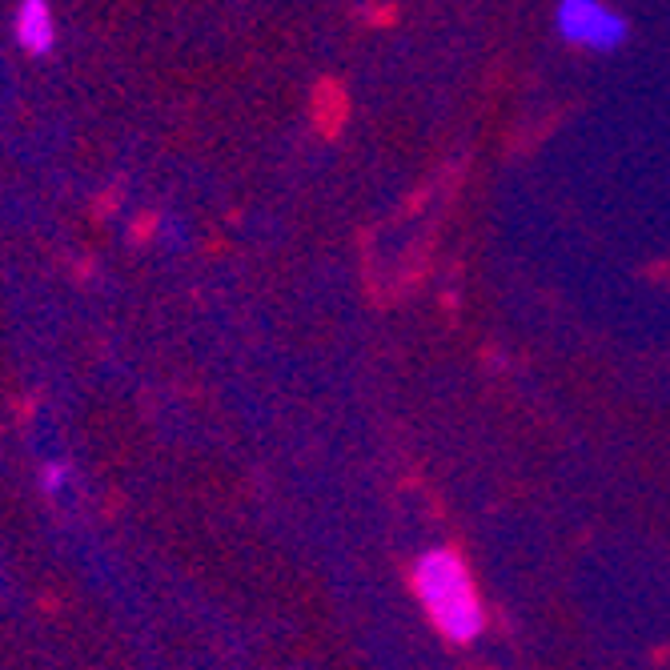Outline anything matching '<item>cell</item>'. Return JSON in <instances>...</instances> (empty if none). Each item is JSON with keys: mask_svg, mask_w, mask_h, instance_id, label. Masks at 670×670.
<instances>
[{"mask_svg": "<svg viewBox=\"0 0 670 670\" xmlns=\"http://www.w3.org/2000/svg\"><path fill=\"white\" fill-rule=\"evenodd\" d=\"M414 594L426 606V614H430V622L438 626L442 638L466 646L486 630L482 598H478L470 566L462 562L458 550H450V546L426 550L414 562Z\"/></svg>", "mask_w": 670, "mask_h": 670, "instance_id": "1", "label": "cell"}, {"mask_svg": "<svg viewBox=\"0 0 670 670\" xmlns=\"http://www.w3.org/2000/svg\"><path fill=\"white\" fill-rule=\"evenodd\" d=\"M554 29L566 45L586 49V53H614L630 37L626 17L610 5H602V0H558Z\"/></svg>", "mask_w": 670, "mask_h": 670, "instance_id": "2", "label": "cell"}, {"mask_svg": "<svg viewBox=\"0 0 670 670\" xmlns=\"http://www.w3.org/2000/svg\"><path fill=\"white\" fill-rule=\"evenodd\" d=\"M17 41L25 53L45 57L57 45V25H53V9L49 0H21L17 9Z\"/></svg>", "mask_w": 670, "mask_h": 670, "instance_id": "3", "label": "cell"}, {"mask_svg": "<svg viewBox=\"0 0 670 670\" xmlns=\"http://www.w3.org/2000/svg\"><path fill=\"white\" fill-rule=\"evenodd\" d=\"M65 478H69V466H65V462H49V466L41 470L45 490H61V486H65Z\"/></svg>", "mask_w": 670, "mask_h": 670, "instance_id": "4", "label": "cell"}]
</instances>
